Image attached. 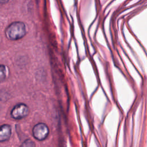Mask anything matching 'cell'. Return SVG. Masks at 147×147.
<instances>
[{"instance_id":"cell-5","label":"cell","mask_w":147,"mask_h":147,"mask_svg":"<svg viewBox=\"0 0 147 147\" xmlns=\"http://www.w3.org/2000/svg\"><path fill=\"white\" fill-rule=\"evenodd\" d=\"M6 76V68L4 65H0V82L3 81Z\"/></svg>"},{"instance_id":"cell-7","label":"cell","mask_w":147,"mask_h":147,"mask_svg":"<svg viewBox=\"0 0 147 147\" xmlns=\"http://www.w3.org/2000/svg\"><path fill=\"white\" fill-rule=\"evenodd\" d=\"M9 1V0H0V3H1V4L6 3L8 2Z\"/></svg>"},{"instance_id":"cell-2","label":"cell","mask_w":147,"mask_h":147,"mask_svg":"<svg viewBox=\"0 0 147 147\" xmlns=\"http://www.w3.org/2000/svg\"><path fill=\"white\" fill-rule=\"evenodd\" d=\"M49 130L48 126L44 123H38L32 129L33 136L38 141L44 140L48 136Z\"/></svg>"},{"instance_id":"cell-6","label":"cell","mask_w":147,"mask_h":147,"mask_svg":"<svg viewBox=\"0 0 147 147\" xmlns=\"http://www.w3.org/2000/svg\"><path fill=\"white\" fill-rule=\"evenodd\" d=\"M20 147H36L35 143L30 140H26L24 141Z\"/></svg>"},{"instance_id":"cell-4","label":"cell","mask_w":147,"mask_h":147,"mask_svg":"<svg viewBox=\"0 0 147 147\" xmlns=\"http://www.w3.org/2000/svg\"><path fill=\"white\" fill-rule=\"evenodd\" d=\"M11 134V127L8 124L0 126V142L7 141Z\"/></svg>"},{"instance_id":"cell-3","label":"cell","mask_w":147,"mask_h":147,"mask_svg":"<svg viewBox=\"0 0 147 147\" xmlns=\"http://www.w3.org/2000/svg\"><path fill=\"white\" fill-rule=\"evenodd\" d=\"M29 112V107L24 103H21L16 105L11 111V117L14 119H21L26 117Z\"/></svg>"},{"instance_id":"cell-1","label":"cell","mask_w":147,"mask_h":147,"mask_svg":"<svg viewBox=\"0 0 147 147\" xmlns=\"http://www.w3.org/2000/svg\"><path fill=\"white\" fill-rule=\"evenodd\" d=\"M27 33V27L23 22L16 21L10 24L6 29V37L12 41L23 38Z\"/></svg>"}]
</instances>
